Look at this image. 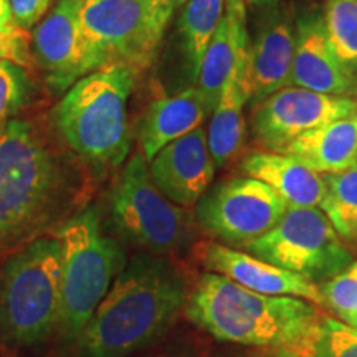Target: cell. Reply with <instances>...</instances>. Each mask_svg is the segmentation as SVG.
<instances>
[{
  "label": "cell",
  "mask_w": 357,
  "mask_h": 357,
  "mask_svg": "<svg viewBox=\"0 0 357 357\" xmlns=\"http://www.w3.org/2000/svg\"><path fill=\"white\" fill-rule=\"evenodd\" d=\"M252 357H303L296 352H289V351H281V349H265V352L261 354H255Z\"/></svg>",
  "instance_id": "4dcf8cb0"
},
{
  "label": "cell",
  "mask_w": 357,
  "mask_h": 357,
  "mask_svg": "<svg viewBox=\"0 0 357 357\" xmlns=\"http://www.w3.org/2000/svg\"><path fill=\"white\" fill-rule=\"evenodd\" d=\"M243 2H245V6H247V8H252V10H255V8L275 6V3L281 2V0H243Z\"/></svg>",
  "instance_id": "1f68e13d"
},
{
  "label": "cell",
  "mask_w": 357,
  "mask_h": 357,
  "mask_svg": "<svg viewBox=\"0 0 357 357\" xmlns=\"http://www.w3.org/2000/svg\"><path fill=\"white\" fill-rule=\"evenodd\" d=\"M250 95V43L240 52L238 60L223 84L217 106L211 114L207 129L208 149L217 169L225 167L236 158L243 147L247 121L245 108L248 106Z\"/></svg>",
  "instance_id": "e0dca14e"
},
{
  "label": "cell",
  "mask_w": 357,
  "mask_h": 357,
  "mask_svg": "<svg viewBox=\"0 0 357 357\" xmlns=\"http://www.w3.org/2000/svg\"><path fill=\"white\" fill-rule=\"evenodd\" d=\"M78 19L83 75L114 63L142 70L159 50L147 0H78Z\"/></svg>",
  "instance_id": "9c48e42d"
},
{
  "label": "cell",
  "mask_w": 357,
  "mask_h": 357,
  "mask_svg": "<svg viewBox=\"0 0 357 357\" xmlns=\"http://www.w3.org/2000/svg\"><path fill=\"white\" fill-rule=\"evenodd\" d=\"M147 164L154 185L184 208L197 205L217 171L202 126L162 147Z\"/></svg>",
  "instance_id": "4fadbf2b"
},
{
  "label": "cell",
  "mask_w": 357,
  "mask_h": 357,
  "mask_svg": "<svg viewBox=\"0 0 357 357\" xmlns=\"http://www.w3.org/2000/svg\"><path fill=\"white\" fill-rule=\"evenodd\" d=\"M73 169L25 119L0 126V261L71 217Z\"/></svg>",
  "instance_id": "6da1fadb"
},
{
  "label": "cell",
  "mask_w": 357,
  "mask_h": 357,
  "mask_svg": "<svg viewBox=\"0 0 357 357\" xmlns=\"http://www.w3.org/2000/svg\"><path fill=\"white\" fill-rule=\"evenodd\" d=\"M61 305V245L53 234L26 243L0 268V344L30 349L58 328Z\"/></svg>",
  "instance_id": "5b68a950"
},
{
  "label": "cell",
  "mask_w": 357,
  "mask_h": 357,
  "mask_svg": "<svg viewBox=\"0 0 357 357\" xmlns=\"http://www.w3.org/2000/svg\"><path fill=\"white\" fill-rule=\"evenodd\" d=\"M242 172L270 185L288 207H319L324 197L323 176L283 153H250L242 160Z\"/></svg>",
  "instance_id": "ffe728a7"
},
{
  "label": "cell",
  "mask_w": 357,
  "mask_h": 357,
  "mask_svg": "<svg viewBox=\"0 0 357 357\" xmlns=\"http://www.w3.org/2000/svg\"><path fill=\"white\" fill-rule=\"evenodd\" d=\"M211 114L207 100L197 86L158 98L149 106L142 121L139 132L141 154L149 162L162 147L202 126L204 119Z\"/></svg>",
  "instance_id": "ac0fdd59"
},
{
  "label": "cell",
  "mask_w": 357,
  "mask_h": 357,
  "mask_svg": "<svg viewBox=\"0 0 357 357\" xmlns=\"http://www.w3.org/2000/svg\"><path fill=\"white\" fill-rule=\"evenodd\" d=\"M52 234L61 245V305L56 333L71 344L129 260L121 243L105 234L95 205L75 212Z\"/></svg>",
  "instance_id": "8992f818"
},
{
  "label": "cell",
  "mask_w": 357,
  "mask_h": 357,
  "mask_svg": "<svg viewBox=\"0 0 357 357\" xmlns=\"http://www.w3.org/2000/svg\"><path fill=\"white\" fill-rule=\"evenodd\" d=\"M8 2H10L13 20L29 32L43 19L53 0H8Z\"/></svg>",
  "instance_id": "f546056e"
},
{
  "label": "cell",
  "mask_w": 357,
  "mask_h": 357,
  "mask_svg": "<svg viewBox=\"0 0 357 357\" xmlns=\"http://www.w3.org/2000/svg\"><path fill=\"white\" fill-rule=\"evenodd\" d=\"M250 35V95L248 108L289 86L296 43V17L293 7L281 0L275 6L253 10Z\"/></svg>",
  "instance_id": "7c38bea8"
},
{
  "label": "cell",
  "mask_w": 357,
  "mask_h": 357,
  "mask_svg": "<svg viewBox=\"0 0 357 357\" xmlns=\"http://www.w3.org/2000/svg\"><path fill=\"white\" fill-rule=\"evenodd\" d=\"M0 60L20 66H30L33 61L32 38L26 37V30L13 20L8 0H0Z\"/></svg>",
  "instance_id": "83f0119b"
},
{
  "label": "cell",
  "mask_w": 357,
  "mask_h": 357,
  "mask_svg": "<svg viewBox=\"0 0 357 357\" xmlns=\"http://www.w3.org/2000/svg\"><path fill=\"white\" fill-rule=\"evenodd\" d=\"M283 154L318 174L341 172L357 162V114L326 123L296 137Z\"/></svg>",
  "instance_id": "7402d4cb"
},
{
  "label": "cell",
  "mask_w": 357,
  "mask_h": 357,
  "mask_svg": "<svg viewBox=\"0 0 357 357\" xmlns=\"http://www.w3.org/2000/svg\"><path fill=\"white\" fill-rule=\"evenodd\" d=\"M185 0H147V7H149L151 17V29L158 47L162 42L164 35H166L169 25L178 8L184 6Z\"/></svg>",
  "instance_id": "f1b7e54d"
},
{
  "label": "cell",
  "mask_w": 357,
  "mask_h": 357,
  "mask_svg": "<svg viewBox=\"0 0 357 357\" xmlns=\"http://www.w3.org/2000/svg\"><path fill=\"white\" fill-rule=\"evenodd\" d=\"M189 288L169 257L128 261L75 337L73 357H129L160 341L185 311Z\"/></svg>",
  "instance_id": "7a4b0ae2"
},
{
  "label": "cell",
  "mask_w": 357,
  "mask_h": 357,
  "mask_svg": "<svg viewBox=\"0 0 357 357\" xmlns=\"http://www.w3.org/2000/svg\"><path fill=\"white\" fill-rule=\"evenodd\" d=\"M323 20L334 55L357 78V0H326Z\"/></svg>",
  "instance_id": "cb8c5ba5"
},
{
  "label": "cell",
  "mask_w": 357,
  "mask_h": 357,
  "mask_svg": "<svg viewBox=\"0 0 357 357\" xmlns=\"http://www.w3.org/2000/svg\"><path fill=\"white\" fill-rule=\"evenodd\" d=\"M310 357H357V329L344 321L321 318Z\"/></svg>",
  "instance_id": "484cf974"
},
{
  "label": "cell",
  "mask_w": 357,
  "mask_h": 357,
  "mask_svg": "<svg viewBox=\"0 0 357 357\" xmlns=\"http://www.w3.org/2000/svg\"><path fill=\"white\" fill-rule=\"evenodd\" d=\"M352 114L354 98L284 86L250 108V129L261 151L283 153L301 134Z\"/></svg>",
  "instance_id": "8fae6325"
},
{
  "label": "cell",
  "mask_w": 357,
  "mask_h": 357,
  "mask_svg": "<svg viewBox=\"0 0 357 357\" xmlns=\"http://www.w3.org/2000/svg\"><path fill=\"white\" fill-rule=\"evenodd\" d=\"M321 176L324 197L319 208L344 242L357 243V162L341 172Z\"/></svg>",
  "instance_id": "603a6c76"
},
{
  "label": "cell",
  "mask_w": 357,
  "mask_h": 357,
  "mask_svg": "<svg viewBox=\"0 0 357 357\" xmlns=\"http://www.w3.org/2000/svg\"><path fill=\"white\" fill-rule=\"evenodd\" d=\"M32 55L55 95L65 93L84 77L78 0H58L52 12L35 25Z\"/></svg>",
  "instance_id": "5bb4252c"
},
{
  "label": "cell",
  "mask_w": 357,
  "mask_h": 357,
  "mask_svg": "<svg viewBox=\"0 0 357 357\" xmlns=\"http://www.w3.org/2000/svg\"><path fill=\"white\" fill-rule=\"evenodd\" d=\"M323 305L337 318L347 321L357 314V261H352L341 273L319 284Z\"/></svg>",
  "instance_id": "4316f807"
},
{
  "label": "cell",
  "mask_w": 357,
  "mask_h": 357,
  "mask_svg": "<svg viewBox=\"0 0 357 357\" xmlns=\"http://www.w3.org/2000/svg\"><path fill=\"white\" fill-rule=\"evenodd\" d=\"M32 93V82L24 66L0 60V126L29 105Z\"/></svg>",
  "instance_id": "d4e9b609"
},
{
  "label": "cell",
  "mask_w": 357,
  "mask_h": 357,
  "mask_svg": "<svg viewBox=\"0 0 357 357\" xmlns=\"http://www.w3.org/2000/svg\"><path fill=\"white\" fill-rule=\"evenodd\" d=\"M225 12V0H185L176 13L172 48L184 89L195 86L204 53Z\"/></svg>",
  "instance_id": "44dd1931"
},
{
  "label": "cell",
  "mask_w": 357,
  "mask_h": 357,
  "mask_svg": "<svg viewBox=\"0 0 357 357\" xmlns=\"http://www.w3.org/2000/svg\"><path fill=\"white\" fill-rule=\"evenodd\" d=\"M192 323L218 341L310 357L321 316L301 298L268 296L207 271L185 305Z\"/></svg>",
  "instance_id": "3957f363"
},
{
  "label": "cell",
  "mask_w": 357,
  "mask_h": 357,
  "mask_svg": "<svg viewBox=\"0 0 357 357\" xmlns=\"http://www.w3.org/2000/svg\"><path fill=\"white\" fill-rule=\"evenodd\" d=\"M139 71L126 63L91 71L66 89L53 111L61 139L100 177L121 167L131 151L128 101Z\"/></svg>",
  "instance_id": "277c9868"
},
{
  "label": "cell",
  "mask_w": 357,
  "mask_h": 357,
  "mask_svg": "<svg viewBox=\"0 0 357 357\" xmlns=\"http://www.w3.org/2000/svg\"><path fill=\"white\" fill-rule=\"evenodd\" d=\"M245 252L312 283L331 280L354 261L344 240L318 207H288L278 225Z\"/></svg>",
  "instance_id": "ba28073f"
},
{
  "label": "cell",
  "mask_w": 357,
  "mask_h": 357,
  "mask_svg": "<svg viewBox=\"0 0 357 357\" xmlns=\"http://www.w3.org/2000/svg\"><path fill=\"white\" fill-rule=\"evenodd\" d=\"M200 250L205 270L227 276L250 291L268 296L301 298L312 305H323L319 284L293 271L283 270L242 250L230 248L217 242L205 243Z\"/></svg>",
  "instance_id": "2e32d148"
},
{
  "label": "cell",
  "mask_w": 357,
  "mask_h": 357,
  "mask_svg": "<svg viewBox=\"0 0 357 357\" xmlns=\"http://www.w3.org/2000/svg\"><path fill=\"white\" fill-rule=\"evenodd\" d=\"M289 86L334 96L357 93V78L334 55L319 10H306L296 17V43Z\"/></svg>",
  "instance_id": "9a60e30c"
},
{
  "label": "cell",
  "mask_w": 357,
  "mask_h": 357,
  "mask_svg": "<svg viewBox=\"0 0 357 357\" xmlns=\"http://www.w3.org/2000/svg\"><path fill=\"white\" fill-rule=\"evenodd\" d=\"M344 323H347L349 326H352V328H356V329H357V314L351 316V318L347 319V321H344Z\"/></svg>",
  "instance_id": "d6a6232c"
},
{
  "label": "cell",
  "mask_w": 357,
  "mask_h": 357,
  "mask_svg": "<svg viewBox=\"0 0 357 357\" xmlns=\"http://www.w3.org/2000/svg\"><path fill=\"white\" fill-rule=\"evenodd\" d=\"M288 211V204L265 182L240 176L211 185L195 205V220L217 243L245 250L268 234Z\"/></svg>",
  "instance_id": "30bf717a"
},
{
  "label": "cell",
  "mask_w": 357,
  "mask_h": 357,
  "mask_svg": "<svg viewBox=\"0 0 357 357\" xmlns=\"http://www.w3.org/2000/svg\"><path fill=\"white\" fill-rule=\"evenodd\" d=\"M250 43L247 6L243 0H225V12L204 53L197 86L204 93L211 111L217 106L223 84L238 60L240 52Z\"/></svg>",
  "instance_id": "d6986e66"
},
{
  "label": "cell",
  "mask_w": 357,
  "mask_h": 357,
  "mask_svg": "<svg viewBox=\"0 0 357 357\" xmlns=\"http://www.w3.org/2000/svg\"><path fill=\"white\" fill-rule=\"evenodd\" d=\"M108 208L113 230L142 253L171 257L197 238L195 215L171 202L154 185L141 153L124 164L108 195Z\"/></svg>",
  "instance_id": "52a82bcc"
}]
</instances>
